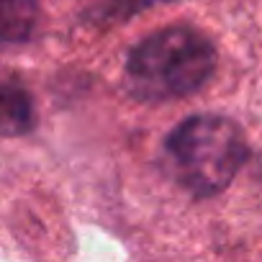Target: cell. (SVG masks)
I'll list each match as a JSON object with an SVG mask.
<instances>
[{
  "mask_svg": "<svg viewBox=\"0 0 262 262\" xmlns=\"http://www.w3.org/2000/svg\"><path fill=\"white\" fill-rule=\"evenodd\" d=\"M216 70L211 39L193 26H167L142 39L126 59V77L147 100H172L201 90Z\"/></svg>",
  "mask_w": 262,
  "mask_h": 262,
  "instance_id": "obj_1",
  "label": "cell"
},
{
  "mask_svg": "<svg viewBox=\"0 0 262 262\" xmlns=\"http://www.w3.org/2000/svg\"><path fill=\"white\" fill-rule=\"evenodd\" d=\"M175 178L195 198H211L229 188L249 147L244 131L226 116H190L178 123L165 142Z\"/></svg>",
  "mask_w": 262,
  "mask_h": 262,
  "instance_id": "obj_2",
  "label": "cell"
},
{
  "mask_svg": "<svg viewBox=\"0 0 262 262\" xmlns=\"http://www.w3.org/2000/svg\"><path fill=\"white\" fill-rule=\"evenodd\" d=\"M36 123L31 95L18 82H0V137H21Z\"/></svg>",
  "mask_w": 262,
  "mask_h": 262,
  "instance_id": "obj_3",
  "label": "cell"
},
{
  "mask_svg": "<svg viewBox=\"0 0 262 262\" xmlns=\"http://www.w3.org/2000/svg\"><path fill=\"white\" fill-rule=\"evenodd\" d=\"M39 26L36 0H0V44H24Z\"/></svg>",
  "mask_w": 262,
  "mask_h": 262,
  "instance_id": "obj_4",
  "label": "cell"
},
{
  "mask_svg": "<svg viewBox=\"0 0 262 262\" xmlns=\"http://www.w3.org/2000/svg\"><path fill=\"white\" fill-rule=\"evenodd\" d=\"M162 3H178V0H108L105 8L100 11V21L103 24H118V21H128L142 11H149L155 6Z\"/></svg>",
  "mask_w": 262,
  "mask_h": 262,
  "instance_id": "obj_5",
  "label": "cell"
}]
</instances>
